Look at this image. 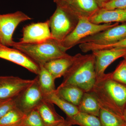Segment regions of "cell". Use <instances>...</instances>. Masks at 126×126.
<instances>
[{"label":"cell","instance_id":"obj_18","mask_svg":"<svg viewBox=\"0 0 126 126\" xmlns=\"http://www.w3.org/2000/svg\"><path fill=\"white\" fill-rule=\"evenodd\" d=\"M78 108L79 112L99 117L101 108L96 98L91 91L84 93Z\"/></svg>","mask_w":126,"mask_h":126},{"label":"cell","instance_id":"obj_10","mask_svg":"<svg viewBox=\"0 0 126 126\" xmlns=\"http://www.w3.org/2000/svg\"><path fill=\"white\" fill-rule=\"evenodd\" d=\"M23 33L19 42L23 44H38L53 38L48 20L28 25L23 28Z\"/></svg>","mask_w":126,"mask_h":126},{"label":"cell","instance_id":"obj_21","mask_svg":"<svg viewBox=\"0 0 126 126\" xmlns=\"http://www.w3.org/2000/svg\"><path fill=\"white\" fill-rule=\"evenodd\" d=\"M99 117L101 126H126L124 117L104 109L101 108Z\"/></svg>","mask_w":126,"mask_h":126},{"label":"cell","instance_id":"obj_31","mask_svg":"<svg viewBox=\"0 0 126 126\" xmlns=\"http://www.w3.org/2000/svg\"><path fill=\"white\" fill-rule=\"evenodd\" d=\"M123 116L124 119L126 122V108L124 109V112H123Z\"/></svg>","mask_w":126,"mask_h":126},{"label":"cell","instance_id":"obj_12","mask_svg":"<svg viewBox=\"0 0 126 126\" xmlns=\"http://www.w3.org/2000/svg\"><path fill=\"white\" fill-rule=\"evenodd\" d=\"M0 58L6 60L25 68L38 75L39 66L24 53L15 48H10L0 43Z\"/></svg>","mask_w":126,"mask_h":126},{"label":"cell","instance_id":"obj_8","mask_svg":"<svg viewBox=\"0 0 126 126\" xmlns=\"http://www.w3.org/2000/svg\"><path fill=\"white\" fill-rule=\"evenodd\" d=\"M126 38V23L90 35L81 40L79 44L88 43L95 45H107L116 43Z\"/></svg>","mask_w":126,"mask_h":126},{"label":"cell","instance_id":"obj_23","mask_svg":"<svg viewBox=\"0 0 126 126\" xmlns=\"http://www.w3.org/2000/svg\"><path fill=\"white\" fill-rule=\"evenodd\" d=\"M24 115L16 107L0 119V126H20Z\"/></svg>","mask_w":126,"mask_h":126},{"label":"cell","instance_id":"obj_4","mask_svg":"<svg viewBox=\"0 0 126 126\" xmlns=\"http://www.w3.org/2000/svg\"><path fill=\"white\" fill-rule=\"evenodd\" d=\"M56 4V10L48 20L52 38L60 43L75 29L79 19L62 4Z\"/></svg>","mask_w":126,"mask_h":126},{"label":"cell","instance_id":"obj_5","mask_svg":"<svg viewBox=\"0 0 126 126\" xmlns=\"http://www.w3.org/2000/svg\"><path fill=\"white\" fill-rule=\"evenodd\" d=\"M118 24V23L96 24L90 21L88 18H80L75 29L60 43L66 52L78 45L82 39Z\"/></svg>","mask_w":126,"mask_h":126},{"label":"cell","instance_id":"obj_1","mask_svg":"<svg viewBox=\"0 0 126 126\" xmlns=\"http://www.w3.org/2000/svg\"><path fill=\"white\" fill-rule=\"evenodd\" d=\"M91 91L101 108L123 117L126 108V85L113 79L111 73H104L96 78Z\"/></svg>","mask_w":126,"mask_h":126},{"label":"cell","instance_id":"obj_13","mask_svg":"<svg viewBox=\"0 0 126 126\" xmlns=\"http://www.w3.org/2000/svg\"><path fill=\"white\" fill-rule=\"evenodd\" d=\"M79 19L89 18L100 9L94 0H58Z\"/></svg>","mask_w":126,"mask_h":126},{"label":"cell","instance_id":"obj_16","mask_svg":"<svg viewBox=\"0 0 126 126\" xmlns=\"http://www.w3.org/2000/svg\"><path fill=\"white\" fill-rule=\"evenodd\" d=\"M74 59V56L70 55L52 60L43 65L55 79L64 76L72 65Z\"/></svg>","mask_w":126,"mask_h":126},{"label":"cell","instance_id":"obj_6","mask_svg":"<svg viewBox=\"0 0 126 126\" xmlns=\"http://www.w3.org/2000/svg\"><path fill=\"white\" fill-rule=\"evenodd\" d=\"M44 96L36 77L30 86L15 98L16 107L24 113H27L35 109L44 100Z\"/></svg>","mask_w":126,"mask_h":126},{"label":"cell","instance_id":"obj_7","mask_svg":"<svg viewBox=\"0 0 126 126\" xmlns=\"http://www.w3.org/2000/svg\"><path fill=\"white\" fill-rule=\"evenodd\" d=\"M32 18L21 11L0 15V43L7 46H12L15 42L12 36L19 24Z\"/></svg>","mask_w":126,"mask_h":126},{"label":"cell","instance_id":"obj_32","mask_svg":"<svg viewBox=\"0 0 126 126\" xmlns=\"http://www.w3.org/2000/svg\"><path fill=\"white\" fill-rule=\"evenodd\" d=\"M123 58H124V60L126 64V54L124 55V56H123Z\"/></svg>","mask_w":126,"mask_h":126},{"label":"cell","instance_id":"obj_9","mask_svg":"<svg viewBox=\"0 0 126 126\" xmlns=\"http://www.w3.org/2000/svg\"><path fill=\"white\" fill-rule=\"evenodd\" d=\"M33 81L14 76L0 77V99L15 98Z\"/></svg>","mask_w":126,"mask_h":126},{"label":"cell","instance_id":"obj_28","mask_svg":"<svg viewBox=\"0 0 126 126\" xmlns=\"http://www.w3.org/2000/svg\"><path fill=\"white\" fill-rule=\"evenodd\" d=\"M101 9L105 10L126 9V0H111Z\"/></svg>","mask_w":126,"mask_h":126},{"label":"cell","instance_id":"obj_30","mask_svg":"<svg viewBox=\"0 0 126 126\" xmlns=\"http://www.w3.org/2000/svg\"><path fill=\"white\" fill-rule=\"evenodd\" d=\"M73 124L68 119L66 118L64 121L61 123L60 124H59L56 126H72Z\"/></svg>","mask_w":126,"mask_h":126},{"label":"cell","instance_id":"obj_3","mask_svg":"<svg viewBox=\"0 0 126 126\" xmlns=\"http://www.w3.org/2000/svg\"><path fill=\"white\" fill-rule=\"evenodd\" d=\"M13 48L20 50L39 65L52 60L69 56L60 43L53 38L38 44L14 42Z\"/></svg>","mask_w":126,"mask_h":126},{"label":"cell","instance_id":"obj_33","mask_svg":"<svg viewBox=\"0 0 126 126\" xmlns=\"http://www.w3.org/2000/svg\"><path fill=\"white\" fill-rule=\"evenodd\" d=\"M58 0H55L54 2H55V3H56V1H58Z\"/></svg>","mask_w":126,"mask_h":126},{"label":"cell","instance_id":"obj_20","mask_svg":"<svg viewBox=\"0 0 126 126\" xmlns=\"http://www.w3.org/2000/svg\"><path fill=\"white\" fill-rule=\"evenodd\" d=\"M39 66L40 70L37 77L41 88L45 95L56 90L54 83L55 79L44 65Z\"/></svg>","mask_w":126,"mask_h":126},{"label":"cell","instance_id":"obj_17","mask_svg":"<svg viewBox=\"0 0 126 126\" xmlns=\"http://www.w3.org/2000/svg\"><path fill=\"white\" fill-rule=\"evenodd\" d=\"M58 96L78 107L84 92L78 87L61 83L55 91Z\"/></svg>","mask_w":126,"mask_h":126},{"label":"cell","instance_id":"obj_14","mask_svg":"<svg viewBox=\"0 0 126 126\" xmlns=\"http://www.w3.org/2000/svg\"><path fill=\"white\" fill-rule=\"evenodd\" d=\"M89 19L96 24L126 23V9L113 10L100 9Z\"/></svg>","mask_w":126,"mask_h":126},{"label":"cell","instance_id":"obj_24","mask_svg":"<svg viewBox=\"0 0 126 126\" xmlns=\"http://www.w3.org/2000/svg\"><path fill=\"white\" fill-rule=\"evenodd\" d=\"M79 47L82 52L87 53L98 50L108 49L112 48H126V38L121 40L110 44L98 46L88 43H82L79 45Z\"/></svg>","mask_w":126,"mask_h":126},{"label":"cell","instance_id":"obj_22","mask_svg":"<svg viewBox=\"0 0 126 126\" xmlns=\"http://www.w3.org/2000/svg\"><path fill=\"white\" fill-rule=\"evenodd\" d=\"M73 125L79 126H101V121L98 117L85 113L79 112L70 118H67Z\"/></svg>","mask_w":126,"mask_h":126},{"label":"cell","instance_id":"obj_34","mask_svg":"<svg viewBox=\"0 0 126 126\" xmlns=\"http://www.w3.org/2000/svg\"><path fill=\"white\" fill-rule=\"evenodd\" d=\"M55 0H53L54 1H54H55Z\"/></svg>","mask_w":126,"mask_h":126},{"label":"cell","instance_id":"obj_19","mask_svg":"<svg viewBox=\"0 0 126 126\" xmlns=\"http://www.w3.org/2000/svg\"><path fill=\"white\" fill-rule=\"evenodd\" d=\"M55 91L45 95L44 100L56 105L65 113L67 118L73 117L79 112L78 107L59 96Z\"/></svg>","mask_w":126,"mask_h":126},{"label":"cell","instance_id":"obj_26","mask_svg":"<svg viewBox=\"0 0 126 126\" xmlns=\"http://www.w3.org/2000/svg\"><path fill=\"white\" fill-rule=\"evenodd\" d=\"M111 73L113 79L126 85V64L124 60L122 61L115 70Z\"/></svg>","mask_w":126,"mask_h":126},{"label":"cell","instance_id":"obj_27","mask_svg":"<svg viewBox=\"0 0 126 126\" xmlns=\"http://www.w3.org/2000/svg\"><path fill=\"white\" fill-rule=\"evenodd\" d=\"M16 107L15 98L0 99V119L9 111Z\"/></svg>","mask_w":126,"mask_h":126},{"label":"cell","instance_id":"obj_2","mask_svg":"<svg viewBox=\"0 0 126 126\" xmlns=\"http://www.w3.org/2000/svg\"><path fill=\"white\" fill-rule=\"evenodd\" d=\"M63 77L62 83L76 86L84 92L91 91L96 79L94 55H75L73 62Z\"/></svg>","mask_w":126,"mask_h":126},{"label":"cell","instance_id":"obj_11","mask_svg":"<svg viewBox=\"0 0 126 126\" xmlns=\"http://www.w3.org/2000/svg\"><path fill=\"white\" fill-rule=\"evenodd\" d=\"M95 58L96 78L102 76L109 65L126 54V48H115L92 51Z\"/></svg>","mask_w":126,"mask_h":126},{"label":"cell","instance_id":"obj_29","mask_svg":"<svg viewBox=\"0 0 126 126\" xmlns=\"http://www.w3.org/2000/svg\"><path fill=\"white\" fill-rule=\"evenodd\" d=\"M94 0L97 4L101 9L104 5L107 3V2L110 1L111 0Z\"/></svg>","mask_w":126,"mask_h":126},{"label":"cell","instance_id":"obj_25","mask_svg":"<svg viewBox=\"0 0 126 126\" xmlns=\"http://www.w3.org/2000/svg\"><path fill=\"white\" fill-rule=\"evenodd\" d=\"M20 126H46L43 119L37 110L34 109L27 113L24 116Z\"/></svg>","mask_w":126,"mask_h":126},{"label":"cell","instance_id":"obj_15","mask_svg":"<svg viewBox=\"0 0 126 126\" xmlns=\"http://www.w3.org/2000/svg\"><path fill=\"white\" fill-rule=\"evenodd\" d=\"M53 104L44 100L36 108L46 126H56L65 121L56 112Z\"/></svg>","mask_w":126,"mask_h":126}]
</instances>
